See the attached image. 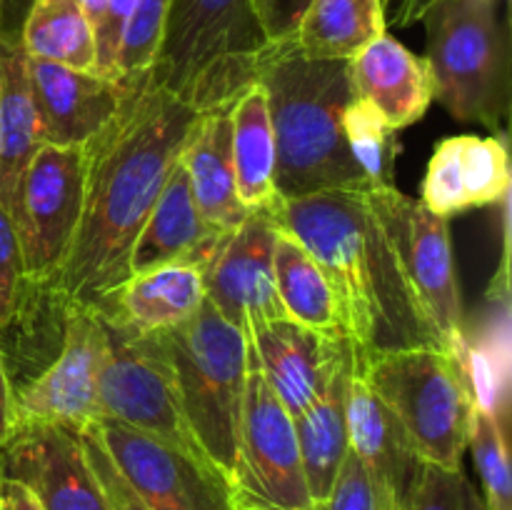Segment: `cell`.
I'll return each instance as SVG.
<instances>
[{
  "mask_svg": "<svg viewBox=\"0 0 512 510\" xmlns=\"http://www.w3.org/2000/svg\"><path fill=\"white\" fill-rule=\"evenodd\" d=\"M198 110L145 80L85 143L83 208L48 280L73 310H100L130 278V250L178 163Z\"/></svg>",
  "mask_w": 512,
  "mask_h": 510,
  "instance_id": "1",
  "label": "cell"
},
{
  "mask_svg": "<svg viewBox=\"0 0 512 510\" xmlns=\"http://www.w3.org/2000/svg\"><path fill=\"white\" fill-rule=\"evenodd\" d=\"M268 215L323 268L355 360L415 345L443 348L368 190L278 198Z\"/></svg>",
  "mask_w": 512,
  "mask_h": 510,
  "instance_id": "2",
  "label": "cell"
},
{
  "mask_svg": "<svg viewBox=\"0 0 512 510\" xmlns=\"http://www.w3.org/2000/svg\"><path fill=\"white\" fill-rule=\"evenodd\" d=\"M258 83L278 150V198L370 190L343 135L345 108L355 98L348 60H310L293 43L273 45Z\"/></svg>",
  "mask_w": 512,
  "mask_h": 510,
  "instance_id": "3",
  "label": "cell"
},
{
  "mask_svg": "<svg viewBox=\"0 0 512 510\" xmlns=\"http://www.w3.org/2000/svg\"><path fill=\"white\" fill-rule=\"evenodd\" d=\"M270 48L253 0H170L163 43L145 83L198 113L228 108L258 83Z\"/></svg>",
  "mask_w": 512,
  "mask_h": 510,
  "instance_id": "4",
  "label": "cell"
},
{
  "mask_svg": "<svg viewBox=\"0 0 512 510\" xmlns=\"http://www.w3.org/2000/svg\"><path fill=\"white\" fill-rule=\"evenodd\" d=\"M500 0H438L425 25V63L438 100L458 123L500 130L510 115V30Z\"/></svg>",
  "mask_w": 512,
  "mask_h": 510,
  "instance_id": "5",
  "label": "cell"
},
{
  "mask_svg": "<svg viewBox=\"0 0 512 510\" xmlns=\"http://www.w3.org/2000/svg\"><path fill=\"white\" fill-rule=\"evenodd\" d=\"M355 370L393 410L423 463L463 468L478 403L458 355L415 345L355 360Z\"/></svg>",
  "mask_w": 512,
  "mask_h": 510,
  "instance_id": "6",
  "label": "cell"
},
{
  "mask_svg": "<svg viewBox=\"0 0 512 510\" xmlns=\"http://www.w3.org/2000/svg\"><path fill=\"white\" fill-rule=\"evenodd\" d=\"M158 335L195 440L230 478L248 385V338L208 298L193 318Z\"/></svg>",
  "mask_w": 512,
  "mask_h": 510,
  "instance_id": "7",
  "label": "cell"
},
{
  "mask_svg": "<svg viewBox=\"0 0 512 510\" xmlns=\"http://www.w3.org/2000/svg\"><path fill=\"white\" fill-rule=\"evenodd\" d=\"M95 313L105 328V353L98 375V418H110L165 443L205 455L180 408L173 370L158 330H138L105 310Z\"/></svg>",
  "mask_w": 512,
  "mask_h": 510,
  "instance_id": "8",
  "label": "cell"
},
{
  "mask_svg": "<svg viewBox=\"0 0 512 510\" xmlns=\"http://www.w3.org/2000/svg\"><path fill=\"white\" fill-rule=\"evenodd\" d=\"M230 485L235 508L315 510L305 483L293 415L275 398L253 360Z\"/></svg>",
  "mask_w": 512,
  "mask_h": 510,
  "instance_id": "9",
  "label": "cell"
},
{
  "mask_svg": "<svg viewBox=\"0 0 512 510\" xmlns=\"http://www.w3.org/2000/svg\"><path fill=\"white\" fill-rule=\"evenodd\" d=\"M368 195L383 215L435 338L455 355L465 343V315L448 218L430 213L420 200H410L395 185L373 188Z\"/></svg>",
  "mask_w": 512,
  "mask_h": 510,
  "instance_id": "10",
  "label": "cell"
},
{
  "mask_svg": "<svg viewBox=\"0 0 512 510\" xmlns=\"http://www.w3.org/2000/svg\"><path fill=\"white\" fill-rule=\"evenodd\" d=\"M85 145L43 143L30 160L13 220L25 278L48 283L58 273L83 208Z\"/></svg>",
  "mask_w": 512,
  "mask_h": 510,
  "instance_id": "11",
  "label": "cell"
},
{
  "mask_svg": "<svg viewBox=\"0 0 512 510\" xmlns=\"http://www.w3.org/2000/svg\"><path fill=\"white\" fill-rule=\"evenodd\" d=\"M95 428L150 510H235L230 478L205 455L110 418H98Z\"/></svg>",
  "mask_w": 512,
  "mask_h": 510,
  "instance_id": "12",
  "label": "cell"
},
{
  "mask_svg": "<svg viewBox=\"0 0 512 510\" xmlns=\"http://www.w3.org/2000/svg\"><path fill=\"white\" fill-rule=\"evenodd\" d=\"M275 240L278 228L268 210H250L203 263L205 298L243 335L263 320L288 318L275 288Z\"/></svg>",
  "mask_w": 512,
  "mask_h": 510,
  "instance_id": "13",
  "label": "cell"
},
{
  "mask_svg": "<svg viewBox=\"0 0 512 510\" xmlns=\"http://www.w3.org/2000/svg\"><path fill=\"white\" fill-rule=\"evenodd\" d=\"M103 353L105 328L100 315L95 310H73L58 358L13 395L15 423H55L80 430L98 420Z\"/></svg>",
  "mask_w": 512,
  "mask_h": 510,
  "instance_id": "14",
  "label": "cell"
},
{
  "mask_svg": "<svg viewBox=\"0 0 512 510\" xmlns=\"http://www.w3.org/2000/svg\"><path fill=\"white\" fill-rule=\"evenodd\" d=\"M0 475L23 483L43 510H108L80 430L68 425L15 423L0 448Z\"/></svg>",
  "mask_w": 512,
  "mask_h": 510,
  "instance_id": "15",
  "label": "cell"
},
{
  "mask_svg": "<svg viewBox=\"0 0 512 510\" xmlns=\"http://www.w3.org/2000/svg\"><path fill=\"white\" fill-rule=\"evenodd\" d=\"M245 338L250 360L293 418L318 398L335 365L355 353L348 338L313 333L290 318L263 320Z\"/></svg>",
  "mask_w": 512,
  "mask_h": 510,
  "instance_id": "16",
  "label": "cell"
},
{
  "mask_svg": "<svg viewBox=\"0 0 512 510\" xmlns=\"http://www.w3.org/2000/svg\"><path fill=\"white\" fill-rule=\"evenodd\" d=\"M510 155L503 135H453L435 145L420 185V203L440 218L498 205L510 195Z\"/></svg>",
  "mask_w": 512,
  "mask_h": 510,
  "instance_id": "17",
  "label": "cell"
},
{
  "mask_svg": "<svg viewBox=\"0 0 512 510\" xmlns=\"http://www.w3.org/2000/svg\"><path fill=\"white\" fill-rule=\"evenodd\" d=\"M30 90L50 145H85L123 103L128 85L100 73L65 68L25 55Z\"/></svg>",
  "mask_w": 512,
  "mask_h": 510,
  "instance_id": "18",
  "label": "cell"
},
{
  "mask_svg": "<svg viewBox=\"0 0 512 510\" xmlns=\"http://www.w3.org/2000/svg\"><path fill=\"white\" fill-rule=\"evenodd\" d=\"M223 235L225 230L210 225L200 213L178 158L130 250V275L170 263H198L203 268Z\"/></svg>",
  "mask_w": 512,
  "mask_h": 510,
  "instance_id": "19",
  "label": "cell"
},
{
  "mask_svg": "<svg viewBox=\"0 0 512 510\" xmlns=\"http://www.w3.org/2000/svg\"><path fill=\"white\" fill-rule=\"evenodd\" d=\"M348 70L355 95L368 100L395 130L418 123L433 103V78L425 58L388 33L350 58Z\"/></svg>",
  "mask_w": 512,
  "mask_h": 510,
  "instance_id": "20",
  "label": "cell"
},
{
  "mask_svg": "<svg viewBox=\"0 0 512 510\" xmlns=\"http://www.w3.org/2000/svg\"><path fill=\"white\" fill-rule=\"evenodd\" d=\"M70 313L73 308L53 285L23 280L8 320L0 325V353L13 395L58 358Z\"/></svg>",
  "mask_w": 512,
  "mask_h": 510,
  "instance_id": "21",
  "label": "cell"
},
{
  "mask_svg": "<svg viewBox=\"0 0 512 510\" xmlns=\"http://www.w3.org/2000/svg\"><path fill=\"white\" fill-rule=\"evenodd\" d=\"M228 108L200 113L180 150V165L188 175L200 213L210 225L225 233L243 223L245 215L250 213L240 203L238 185H235Z\"/></svg>",
  "mask_w": 512,
  "mask_h": 510,
  "instance_id": "22",
  "label": "cell"
},
{
  "mask_svg": "<svg viewBox=\"0 0 512 510\" xmlns=\"http://www.w3.org/2000/svg\"><path fill=\"white\" fill-rule=\"evenodd\" d=\"M348 445L360 463L378 480H383L395 498H403L423 460L415 455L403 425L393 410L375 395L358 370H353L345 395Z\"/></svg>",
  "mask_w": 512,
  "mask_h": 510,
  "instance_id": "23",
  "label": "cell"
},
{
  "mask_svg": "<svg viewBox=\"0 0 512 510\" xmlns=\"http://www.w3.org/2000/svg\"><path fill=\"white\" fill-rule=\"evenodd\" d=\"M43 143V125L20 40L0 35V205L10 215L20 180Z\"/></svg>",
  "mask_w": 512,
  "mask_h": 510,
  "instance_id": "24",
  "label": "cell"
},
{
  "mask_svg": "<svg viewBox=\"0 0 512 510\" xmlns=\"http://www.w3.org/2000/svg\"><path fill=\"white\" fill-rule=\"evenodd\" d=\"M355 370V353L345 355L325 380L318 398L300 415H295L300 460L313 505L333 488L338 470L348 455V423H345V395Z\"/></svg>",
  "mask_w": 512,
  "mask_h": 510,
  "instance_id": "25",
  "label": "cell"
},
{
  "mask_svg": "<svg viewBox=\"0 0 512 510\" xmlns=\"http://www.w3.org/2000/svg\"><path fill=\"white\" fill-rule=\"evenodd\" d=\"M203 303V268L170 263L130 275L100 310L138 330H165L193 318Z\"/></svg>",
  "mask_w": 512,
  "mask_h": 510,
  "instance_id": "26",
  "label": "cell"
},
{
  "mask_svg": "<svg viewBox=\"0 0 512 510\" xmlns=\"http://www.w3.org/2000/svg\"><path fill=\"white\" fill-rule=\"evenodd\" d=\"M230 150L240 203L248 210H270L278 203V150L270 123L268 95L253 83L230 103Z\"/></svg>",
  "mask_w": 512,
  "mask_h": 510,
  "instance_id": "27",
  "label": "cell"
},
{
  "mask_svg": "<svg viewBox=\"0 0 512 510\" xmlns=\"http://www.w3.org/2000/svg\"><path fill=\"white\" fill-rule=\"evenodd\" d=\"M273 273L280 305L293 323L328 338H348L338 300L323 268L298 240L283 230H278L275 240Z\"/></svg>",
  "mask_w": 512,
  "mask_h": 510,
  "instance_id": "28",
  "label": "cell"
},
{
  "mask_svg": "<svg viewBox=\"0 0 512 510\" xmlns=\"http://www.w3.org/2000/svg\"><path fill=\"white\" fill-rule=\"evenodd\" d=\"M383 33V0H313L293 45L310 60H350Z\"/></svg>",
  "mask_w": 512,
  "mask_h": 510,
  "instance_id": "29",
  "label": "cell"
},
{
  "mask_svg": "<svg viewBox=\"0 0 512 510\" xmlns=\"http://www.w3.org/2000/svg\"><path fill=\"white\" fill-rule=\"evenodd\" d=\"M18 40L28 58L98 73L95 28L78 0H33Z\"/></svg>",
  "mask_w": 512,
  "mask_h": 510,
  "instance_id": "30",
  "label": "cell"
},
{
  "mask_svg": "<svg viewBox=\"0 0 512 510\" xmlns=\"http://www.w3.org/2000/svg\"><path fill=\"white\" fill-rule=\"evenodd\" d=\"M398 130L368 103L355 95L343 115V135L355 165L368 180L370 190L388 188L393 183L398 158Z\"/></svg>",
  "mask_w": 512,
  "mask_h": 510,
  "instance_id": "31",
  "label": "cell"
},
{
  "mask_svg": "<svg viewBox=\"0 0 512 510\" xmlns=\"http://www.w3.org/2000/svg\"><path fill=\"white\" fill-rule=\"evenodd\" d=\"M170 0H135L123 25L115 55V80L135 85L148 78V70L163 43Z\"/></svg>",
  "mask_w": 512,
  "mask_h": 510,
  "instance_id": "32",
  "label": "cell"
},
{
  "mask_svg": "<svg viewBox=\"0 0 512 510\" xmlns=\"http://www.w3.org/2000/svg\"><path fill=\"white\" fill-rule=\"evenodd\" d=\"M468 448L473 450L475 468L483 483V500L488 510H512L510 450L505 425L488 410L475 408Z\"/></svg>",
  "mask_w": 512,
  "mask_h": 510,
  "instance_id": "33",
  "label": "cell"
},
{
  "mask_svg": "<svg viewBox=\"0 0 512 510\" xmlns=\"http://www.w3.org/2000/svg\"><path fill=\"white\" fill-rule=\"evenodd\" d=\"M398 510H485V500L463 468L448 470L420 463Z\"/></svg>",
  "mask_w": 512,
  "mask_h": 510,
  "instance_id": "34",
  "label": "cell"
},
{
  "mask_svg": "<svg viewBox=\"0 0 512 510\" xmlns=\"http://www.w3.org/2000/svg\"><path fill=\"white\" fill-rule=\"evenodd\" d=\"M400 500L393 490L375 478L353 450H348L333 488L315 510H398Z\"/></svg>",
  "mask_w": 512,
  "mask_h": 510,
  "instance_id": "35",
  "label": "cell"
},
{
  "mask_svg": "<svg viewBox=\"0 0 512 510\" xmlns=\"http://www.w3.org/2000/svg\"><path fill=\"white\" fill-rule=\"evenodd\" d=\"M80 443H83L85 458H88L90 470H93L95 480H98L108 510H150L143 503V498L135 493L133 485L125 480V475L120 473L115 460L110 458L108 448H105L103 438H100L98 428H95V420L85 425V428H80Z\"/></svg>",
  "mask_w": 512,
  "mask_h": 510,
  "instance_id": "36",
  "label": "cell"
},
{
  "mask_svg": "<svg viewBox=\"0 0 512 510\" xmlns=\"http://www.w3.org/2000/svg\"><path fill=\"white\" fill-rule=\"evenodd\" d=\"M23 280L25 268L18 228H15L13 215L0 205V325L8 320Z\"/></svg>",
  "mask_w": 512,
  "mask_h": 510,
  "instance_id": "37",
  "label": "cell"
},
{
  "mask_svg": "<svg viewBox=\"0 0 512 510\" xmlns=\"http://www.w3.org/2000/svg\"><path fill=\"white\" fill-rule=\"evenodd\" d=\"M313 0H253L255 18L270 45L293 43L298 25Z\"/></svg>",
  "mask_w": 512,
  "mask_h": 510,
  "instance_id": "38",
  "label": "cell"
},
{
  "mask_svg": "<svg viewBox=\"0 0 512 510\" xmlns=\"http://www.w3.org/2000/svg\"><path fill=\"white\" fill-rule=\"evenodd\" d=\"M135 0H108L105 13L95 28V48H98V73L115 78V55H118L120 33L133 10Z\"/></svg>",
  "mask_w": 512,
  "mask_h": 510,
  "instance_id": "39",
  "label": "cell"
},
{
  "mask_svg": "<svg viewBox=\"0 0 512 510\" xmlns=\"http://www.w3.org/2000/svg\"><path fill=\"white\" fill-rule=\"evenodd\" d=\"M0 510H43V505L23 483L0 475Z\"/></svg>",
  "mask_w": 512,
  "mask_h": 510,
  "instance_id": "40",
  "label": "cell"
},
{
  "mask_svg": "<svg viewBox=\"0 0 512 510\" xmlns=\"http://www.w3.org/2000/svg\"><path fill=\"white\" fill-rule=\"evenodd\" d=\"M15 410H13V388H10L8 373H5L3 353H0V448L8 443L10 433H13Z\"/></svg>",
  "mask_w": 512,
  "mask_h": 510,
  "instance_id": "41",
  "label": "cell"
},
{
  "mask_svg": "<svg viewBox=\"0 0 512 510\" xmlns=\"http://www.w3.org/2000/svg\"><path fill=\"white\" fill-rule=\"evenodd\" d=\"M30 5L33 0H0V35L3 38H18Z\"/></svg>",
  "mask_w": 512,
  "mask_h": 510,
  "instance_id": "42",
  "label": "cell"
},
{
  "mask_svg": "<svg viewBox=\"0 0 512 510\" xmlns=\"http://www.w3.org/2000/svg\"><path fill=\"white\" fill-rule=\"evenodd\" d=\"M438 0H400L398 5V13H395L393 23L398 28H408V25H415L423 20V15L428 13V8Z\"/></svg>",
  "mask_w": 512,
  "mask_h": 510,
  "instance_id": "43",
  "label": "cell"
},
{
  "mask_svg": "<svg viewBox=\"0 0 512 510\" xmlns=\"http://www.w3.org/2000/svg\"><path fill=\"white\" fill-rule=\"evenodd\" d=\"M78 3H80V8L85 10V15H88L90 23H93V28H98V23H100V18H103L108 0H78Z\"/></svg>",
  "mask_w": 512,
  "mask_h": 510,
  "instance_id": "44",
  "label": "cell"
},
{
  "mask_svg": "<svg viewBox=\"0 0 512 510\" xmlns=\"http://www.w3.org/2000/svg\"><path fill=\"white\" fill-rule=\"evenodd\" d=\"M235 510H258V508H235Z\"/></svg>",
  "mask_w": 512,
  "mask_h": 510,
  "instance_id": "45",
  "label": "cell"
},
{
  "mask_svg": "<svg viewBox=\"0 0 512 510\" xmlns=\"http://www.w3.org/2000/svg\"><path fill=\"white\" fill-rule=\"evenodd\" d=\"M485 510H488V508H485Z\"/></svg>",
  "mask_w": 512,
  "mask_h": 510,
  "instance_id": "46",
  "label": "cell"
}]
</instances>
